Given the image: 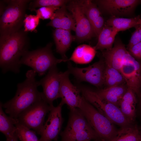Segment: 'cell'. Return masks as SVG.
Returning <instances> with one entry per match:
<instances>
[{"label": "cell", "instance_id": "cell-28", "mask_svg": "<svg viewBox=\"0 0 141 141\" xmlns=\"http://www.w3.org/2000/svg\"><path fill=\"white\" fill-rule=\"evenodd\" d=\"M16 133L21 141H40L36 133L18 122L15 125Z\"/></svg>", "mask_w": 141, "mask_h": 141}, {"label": "cell", "instance_id": "cell-18", "mask_svg": "<svg viewBox=\"0 0 141 141\" xmlns=\"http://www.w3.org/2000/svg\"><path fill=\"white\" fill-rule=\"evenodd\" d=\"M67 9L66 5L60 7L56 11L52 19L47 26L75 32L76 24L72 14Z\"/></svg>", "mask_w": 141, "mask_h": 141}, {"label": "cell", "instance_id": "cell-33", "mask_svg": "<svg viewBox=\"0 0 141 141\" xmlns=\"http://www.w3.org/2000/svg\"><path fill=\"white\" fill-rule=\"evenodd\" d=\"M130 54L136 59L141 53V41L127 49Z\"/></svg>", "mask_w": 141, "mask_h": 141}, {"label": "cell", "instance_id": "cell-23", "mask_svg": "<svg viewBox=\"0 0 141 141\" xmlns=\"http://www.w3.org/2000/svg\"><path fill=\"white\" fill-rule=\"evenodd\" d=\"M141 24L140 15L131 18L111 16L105 22V24L113 27L118 32L132 27L135 28Z\"/></svg>", "mask_w": 141, "mask_h": 141}, {"label": "cell", "instance_id": "cell-8", "mask_svg": "<svg viewBox=\"0 0 141 141\" xmlns=\"http://www.w3.org/2000/svg\"><path fill=\"white\" fill-rule=\"evenodd\" d=\"M53 105L42 98L21 113L17 118L19 123L40 135L45 123V117Z\"/></svg>", "mask_w": 141, "mask_h": 141}, {"label": "cell", "instance_id": "cell-24", "mask_svg": "<svg viewBox=\"0 0 141 141\" xmlns=\"http://www.w3.org/2000/svg\"><path fill=\"white\" fill-rule=\"evenodd\" d=\"M118 33L113 27L105 24L98 36L97 43L93 46L95 49L102 51L111 49Z\"/></svg>", "mask_w": 141, "mask_h": 141}, {"label": "cell", "instance_id": "cell-30", "mask_svg": "<svg viewBox=\"0 0 141 141\" xmlns=\"http://www.w3.org/2000/svg\"><path fill=\"white\" fill-rule=\"evenodd\" d=\"M39 19L36 15L26 14L23 21L25 32H27L34 31L39 24Z\"/></svg>", "mask_w": 141, "mask_h": 141}, {"label": "cell", "instance_id": "cell-14", "mask_svg": "<svg viewBox=\"0 0 141 141\" xmlns=\"http://www.w3.org/2000/svg\"><path fill=\"white\" fill-rule=\"evenodd\" d=\"M62 107L59 104L52 108L40 133V141L57 140L63 122L61 113Z\"/></svg>", "mask_w": 141, "mask_h": 141}, {"label": "cell", "instance_id": "cell-16", "mask_svg": "<svg viewBox=\"0 0 141 141\" xmlns=\"http://www.w3.org/2000/svg\"><path fill=\"white\" fill-rule=\"evenodd\" d=\"M101 51L102 57L106 65L119 71L130 54L125 45L119 39L115 40L111 49Z\"/></svg>", "mask_w": 141, "mask_h": 141}, {"label": "cell", "instance_id": "cell-13", "mask_svg": "<svg viewBox=\"0 0 141 141\" xmlns=\"http://www.w3.org/2000/svg\"><path fill=\"white\" fill-rule=\"evenodd\" d=\"M120 71L128 88L139 96L141 91V63L130 54L125 61Z\"/></svg>", "mask_w": 141, "mask_h": 141}, {"label": "cell", "instance_id": "cell-9", "mask_svg": "<svg viewBox=\"0 0 141 141\" xmlns=\"http://www.w3.org/2000/svg\"><path fill=\"white\" fill-rule=\"evenodd\" d=\"M68 62L67 70L78 82H86L99 89L104 86L106 64L102 57L99 61L85 68L74 67L69 61Z\"/></svg>", "mask_w": 141, "mask_h": 141}, {"label": "cell", "instance_id": "cell-4", "mask_svg": "<svg viewBox=\"0 0 141 141\" xmlns=\"http://www.w3.org/2000/svg\"><path fill=\"white\" fill-rule=\"evenodd\" d=\"M77 85L85 99L113 123L118 125L121 128L133 125L119 107L102 99L95 91L89 87L79 84Z\"/></svg>", "mask_w": 141, "mask_h": 141}, {"label": "cell", "instance_id": "cell-36", "mask_svg": "<svg viewBox=\"0 0 141 141\" xmlns=\"http://www.w3.org/2000/svg\"><path fill=\"white\" fill-rule=\"evenodd\" d=\"M139 96L140 97V107L141 108V91Z\"/></svg>", "mask_w": 141, "mask_h": 141}, {"label": "cell", "instance_id": "cell-32", "mask_svg": "<svg viewBox=\"0 0 141 141\" xmlns=\"http://www.w3.org/2000/svg\"><path fill=\"white\" fill-rule=\"evenodd\" d=\"M135 28V30L132 34L127 45V49L141 41V24L136 26Z\"/></svg>", "mask_w": 141, "mask_h": 141}, {"label": "cell", "instance_id": "cell-11", "mask_svg": "<svg viewBox=\"0 0 141 141\" xmlns=\"http://www.w3.org/2000/svg\"><path fill=\"white\" fill-rule=\"evenodd\" d=\"M62 72H59L54 66L48 70L47 74L38 81L43 88L42 99L51 105L53 102L59 98V92Z\"/></svg>", "mask_w": 141, "mask_h": 141}, {"label": "cell", "instance_id": "cell-12", "mask_svg": "<svg viewBox=\"0 0 141 141\" xmlns=\"http://www.w3.org/2000/svg\"><path fill=\"white\" fill-rule=\"evenodd\" d=\"M69 74L67 70L62 73L59 92L61 100L59 104L62 106L66 104L72 110L79 108L83 96L77 85L71 82Z\"/></svg>", "mask_w": 141, "mask_h": 141}, {"label": "cell", "instance_id": "cell-3", "mask_svg": "<svg viewBox=\"0 0 141 141\" xmlns=\"http://www.w3.org/2000/svg\"><path fill=\"white\" fill-rule=\"evenodd\" d=\"M70 110L67 125L60 134L61 141H89L100 138L78 108Z\"/></svg>", "mask_w": 141, "mask_h": 141}, {"label": "cell", "instance_id": "cell-20", "mask_svg": "<svg viewBox=\"0 0 141 141\" xmlns=\"http://www.w3.org/2000/svg\"><path fill=\"white\" fill-rule=\"evenodd\" d=\"M127 88L125 84L104 89H99L95 91L102 99L119 107L120 102Z\"/></svg>", "mask_w": 141, "mask_h": 141}, {"label": "cell", "instance_id": "cell-15", "mask_svg": "<svg viewBox=\"0 0 141 141\" xmlns=\"http://www.w3.org/2000/svg\"><path fill=\"white\" fill-rule=\"evenodd\" d=\"M99 6L111 16L126 15L133 13L141 4V0H100L97 1Z\"/></svg>", "mask_w": 141, "mask_h": 141}, {"label": "cell", "instance_id": "cell-7", "mask_svg": "<svg viewBox=\"0 0 141 141\" xmlns=\"http://www.w3.org/2000/svg\"><path fill=\"white\" fill-rule=\"evenodd\" d=\"M4 1L7 5L4 8L0 17V35L11 33L20 30L23 24L27 5L30 1Z\"/></svg>", "mask_w": 141, "mask_h": 141}, {"label": "cell", "instance_id": "cell-19", "mask_svg": "<svg viewBox=\"0 0 141 141\" xmlns=\"http://www.w3.org/2000/svg\"><path fill=\"white\" fill-rule=\"evenodd\" d=\"M71 31L56 28L53 33L56 45V52L61 55L62 59L67 62L68 58L66 55L73 41L76 39L75 36L72 35Z\"/></svg>", "mask_w": 141, "mask_h": 141}, {"label": "cell", "instance_id": "cell-2", "mask_svg": "<svg viewBox=\"0 0 141 141\" xmlns=\"http://www.w3.org/2000/svg\"><path fill=\"white\" fill-rule=\"evenodd\" d=\"M36 74L32 69L28 71L25 80L17 84L14 97L2 104V107L5 109V113L10 116L17 119L23 111L42 98V92L37 89L39 85L38 81L36 79Z\"/></svg>", "mask_w": 141, "mask_h": 141}, {"label": "cell", "instance_id": "cell-21", "mask_svg": "<svg viewBox=\"0 0 141 141\" xmlns=\"http://www.w3.org/2000/svg\"><path fill=\"white\" fill-rule=\"evenodd\" d=\"M136 94L128 88L119 103V107L124 116L132 123L136 116Z\"/></svg>", "mask_w": 141, "mask_h": 141}, {"label": "cell", "instance_id": "cell-34", "mask_svg": "<svg viewBox=\"0 0 141 141\" xmlns=\"http://www.w3.org/2000/svg\"><path fill=\"white\" fill-rule=\"evenodd\" d=\"M18 139L15 132L10 137L6 138V141H18Z\"/></svg>", "mask_w": 141, "mask_h": 141}, {"label": "cell", "instance_id": "cell-22", "mask_svg": "<svg viewBox=\"0 0 141 141\" xmlns=\"http://www.w3.org/2000/svg\"><path fill=\"white\" fill-rule=\"evenodd\" d=\"M96 53L93 47L86 44L81 45L75 49L67 62L71 61L77 64H87L93 60Z\"/></svg>", "mask_w": 141, "mask_h": 141}, {"label": "cell", "instance_id": "cell-5", "mask_svg": "<svg viewBox=\"0 0 141 141\" xmlns=\"http://www.w3.org/2000/svg\"><path fill=\"white\" fill-rule=\"evenodd\" d=\"M78 108L100 139L104 141H111L117 135L118 130L114 124L83 96Z\"/></svg>", "mask_w": 141, "mask_h": 141}, {"label": "cell", "instance_id": "cell-17", "mask_svg": "<svg viewBox=\"0 0 141 141\" xmlns=\"http://www.w3.org/2000/svg\"><path fill=\"white\" fill-rule=\"evenodd\" d=\"M79 2L98 38L105 22L100 11L96 5L91 0H80Z\"/></svg>", "mask_w": 141, "mask_h": 141}, {"label": "cell", "instance_id": "cell-29", "mask_svg": "<svg viewBox=\"0 0 141 141\" xmlns=\"http://www.w3.org/2000/svg\"><path fill=\"white\" fill-rule=\"evenodd\" d=\"M68 2L64 0H36L30 2L29 5L28 9L31 11L37 8L43 7H60Z\"/></svg>", "mask_w": 141, "mask_h": 141}, {"label": "cell", "instance_id": "cell-6", "mask_svg": "<svg viewBox=\"0 0 141 141\" xmlns=\"http://www.w3.org/2000/svg\"><path fill=\"white\" fill-rule=\"evenodd\" d=\"M52 44L49 43L45 47L26 52L21 58L20 64L30 67L39 76L44 75L48 70L58 63L66 62L54 56L52 50Z\"/></svg>", "mask_w": 141, "mask_h": 141}, {"label": "cell", "instance_id": "cell-10", "mask_svg": "<svg viewBox=\"0 0 141 141\" xmlns=\"http://www.w3.org/2000/svg\"><path fill=\"white\" fill-rule=\"evenodd\" d=\"M66 7L72 14L75 22V39L80 42L96 37L93 28L84 13L79 1H71Z\"/></svg>", "mask_w": 141, "mask_h": 141}, {"label": "cell", "instance_id": "cell-25", "mask_svg": "<svg viewBox=\"0 0 141 141\" xmlns=\"http://www.w3.org/2000/svg\"><path fill=\"white\" fill-rule=\"evenodd\" d=\"M2 103L0 104V131L8 138L16 132L15 125L18 122L17 119L7 116L2 109Z\"/></svg>", "mask_w": 141, "mask_h": 141}, {"label": "cell", "instance_id": "cell-26", "mask_svg": "<svg viewBox=\"0 0 141 141\" xmlns=\"http://www.w3.org/2000/svg\"><path fill=\"white\" fill-rule=\"evenodd\" d=\"M125 84V79L119 71L106 65L104 73V85L105 86V88Z\"/></svg>", "mask_w": 141, "mask_h": 141}, {"label": "cell", "instance_id": "cell-1", "mask_svg": "<svg viewBox=\"0 0 141 141\" xmlns=\"http://www.w3.org/2000/svg\"><path fill=\"white\" fill-rule=\"evenodd\" d=\"M28 38L24 29L15 32L0 35V66L5 73L19 72L20 60L28 51Z\"/></svg>", "mask_w": 141, "mask_h": 141}, {"label": "cell", "instance_id": "cell-37", "mask_svg": "<svg viewBox=\"0 0 141 141\" xmlns=\"http://www.w3.org/2000/svg\"><path fill=\"white\" fill-rule=\"evenodd\" d=\"M140 133L141 136V132H140Z\"/></svg>", "mask_w": 141, "mask_h": 141}, {"label": "cell", "instance_id": "cell-31", "mask_svg": "<svg viewBox=\"0 0 141 141\" xmlns=\"http://www.w3.org/2000/svg\"><path fill=\"white\" fill-rule=\"evenodd\" d=\"M60 7H43L36 9H34L32 11H35L40 19L43 20L53 18L56 11Z\"/></svg>", "mask_w": 141, "mask_h": 141}, {"label": "cell", "instance_id": "cell-35", "mask_svg": "<svg viewBox=\"0 0 141 141\" xmlns=\"http://www.w3.org/2000/svg\"><path fill=\"white\" fill-rule=\"evenodd\" d=\"M89 141H104L100 138L98 139L94 140H91Z\"/></svg>", "mask_w": 141, "mask_h": 141}, {"label": "cell", "instance_id": "cell-27", "mask_svg": "<svg viewBox=\"0 0 141 141\" xmlns=\"http://www.w3.org/2000/svg\"><path fill=\"white\" fill-rule=\"evenodd\" d=\"M111 141H141L140 132L136 126L118 130L116 136Z\"/></svg>", "mask_w": 141, "mask_h": 141}]
</instances>
